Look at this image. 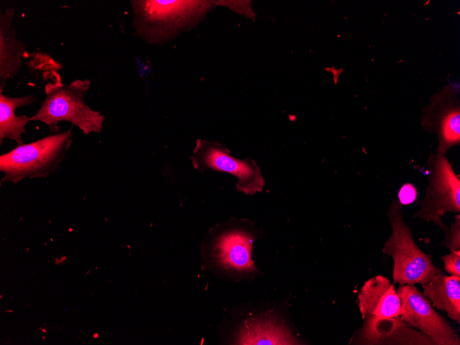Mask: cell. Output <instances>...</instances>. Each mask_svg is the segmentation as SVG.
<instances>
[{"mask_svg":"<svg viewBox=\"0 0 460 345\" xmlns=\"http://www.w3.org/2000/svg\"><path fill=\"white\" fill-rule=\"evenodd\" d=\"M133 25L146 42L165 43L196 24L211 8L207 1H131Z\"/></svg>","mask_w":460,"mask_h":345,"instance_id":"cell-1","label":"cell"},{"mask_svg":"<svg viewBox=\"0 0 460 345\" xmlns=\"http://www.w3.org/2000/svg\"><path fill=\"white\" fill-rule=\"evenodd\" d=\"M90 84L89 79H75L66 85L48 83L45 87L46 98L30 120L43 122L54 132L59 130V122L68 121L86 135L99 134L104 116L85 103Z\"/></svg>","mask_w":460,"mask_h":345,"instance_id":"cell-2","label":"cell"},{"mask_svg":"<svg viewBox=\"0 0 460 345\" xmlns=\"http://www.w3.org/2000/svg\"><path fill=\"white\" fill-rule=\"evenodd\" d=\"M392 233L385 242L382 252L393 260L394 283L404 284L428 283L442 273L415 243L409 227L403 218L402 205L393 200L387 210Z\"/></svg>","mask_w":460,"mask_h":345,"instance_id":"cell-3","label":"cell"},{"mask_svg":"<svg viewBox=\"0 0 460 345\" xmlns=\"http://www.w3.org/2000/svg\"><path fill=\"white\" fill-rule=\"evenodd\" d=\"M73 132L47 136L28 144L18 145L0 156L1 181L17 184L24 178H45L53 173L65 158L72 143Z\"/></svg>","mask_w":460,"mask_h":345,"instance_id":"cell-4","label":"cell"},{"mask_svg":"<svg viewBox=\"0 0 460 345\" xmlns=\"http://www.w3.org/2000/svg\"><path fill=\"white\" fill-rule=\"evenodd\" d=\"M425 196L417 204L421 207L414 218L432 222L445 231L448 227L441 217L447 212H460V178L445 154H431L427 161Z\"/></svg>","mask_w":460,"mask_h":345,"instance_id":"cell-5","label":"cell"},{"mask_svg":"<svg viewBox=\"0 0 460 345\" xmlns=\"http://www.w3.org/2000/svg\"><path fill=\"white\" fill-rule=\"evenodd\" d=\"M191 159L194 167L200 171L212 169L235 176L236 189L245 194L262 191L264 180L256 163L231 156L224 145L198 139Z\"/></svg>","mask_w":460,"mask_h":345,"instance_id":"cell-6","label":"cell"},{"mask_svg":"<svg viewBox=\"0 0 460 345\" xmlns=\"http://www.w3.org/2000/svg\"><path fill=\"white\" fill-rule=\"evenodd\" d=\"M396 291L401 302L399 316L404 322L427 335L435 345L460 344L457 332L415 284L400 285Z\"/></svg>","mask_w":460,"mask_h":345,"instance_id":"cell-7","label":"cell"},{"mask_svg":"<svg viewBox=\"0 0 460 345\" xmlns=\"http://www.w3.org/2000/svg\"><path fill=\"white\" fill-rule=\"evenodd\" d=\"M355 333L351 343L363 345H435L424 333L400 316L368 317Z\"/></svg>","mask_w":460,"mask_h":345,"instance_id":"cell-8","label":"cell"},{"mask_svg":"<svg viewBox=\"0 0 460 345\" xmlns=\"http://www.w3.org/2000/svg\"><path fill=\"white\" fill-rule=\"evenodd\" d=\"M362 318L391 317L400 315L399 296L390 280L377 275L368 279L357 295Z\"/></svg>","mask_w":460,"mask_h":345,"instance_id":"cell-9","label":"cell"},{"mask_svg":"<svg viewBox=\"0 0 460 345\" xmlns=\"http://www.w3.org/2000/svg\"><path fill=\"white\" fill-rule=\"evenodd\" d=\"M253 242V236L247 232L240 229L229 230L216 240L214 257L225 269L253 271L255 269L251 258Z\"/></svg>","mask_w":460,"mask_h":345,"instance_id":"cell-10","label":"cell"},{"mask_svg":"<svg viewBox=\"0 0 460 345\" xmlns=\"http://www.w3.org/2000/svg\"><path fill=\"white\" fill-rule=\"evenodd\" d=\"M13 8L0 13V87L13 79L20 71L27 50L23 42L17 38L12 27L14 17Z\"/></svg>","mask_w":460,"mask_h":345,"instance_id":"cell-11","label":"cell"},{"mask_svg":"<svg viewBox=\"0 0 460 345\" xmlns=\"http://www.w3.org/2000/svg\"><path fill=\"white\" fill-rule=\"evenodd\" d=\"M422 287L423 294L435 307L445 311L452 320L460 322V277L441 273Z\"/></svg>","mask_w":460,"mask_h":345,"instance_id":"cell-12","label":"cell"},{"mask_svg":"<svg viewBox=\"0 0 460 345\" xmlns=\"http://www.w3.org/2000/svg\"><path fill=\"white\" fill-rule=\"evenodd\" d=\"M240 344H301L290 331L276 320L261 319L246 324L240 331Z\"/></svg>","mask_w":460,"mask_h":345,"instance_id":"cell-13","label":"cell"},{"mask_svg":"<svg viewBox=\"0 0 460 345\" xmlns=\"http://www.w3.org/2000/svg\"><path fill=\"white\" fill-rule=\"evenodd\" d=\"M0 87V143L4 139L14 140L18 145L23 144L22 135L26 132L25 126L30 121L25 115L17 116L15 110L36 101L34 95L21 97H8L2 93Z\"/></svg>","mask_w":460,"mask_h":345,"instance_id":"cell-14","label":"cell"},{"mask_svg":"<svg viewBox=\"0 0 460 345\" xmlns=\"http://www.w3.org/2000/svg\"><path fill=\"white\" fill-rule=\"evenodd\" d=\"M435 125L439 140L437 152L445 154L448 149L460 142L459 106H449L439 111Z\"/></svg>","mask_w":460,"mask_h":345,"instance_id":"cell-15","label":"cell"},{"mask_svg":"<svg viewBox=\"0 0 460 345\" xmlns=\"http://www.w3.org/2000/svg\"><path fill=\"white\" fill-rule=\"evenodd\" d=\"M445 238L442 245L448 248L451 252L460 253V216H455L454 221L450 227L444 231Z\"/></svg>","mask_w":460,"mask_h":345,"instance_id":"cell-16","label":"cell"},{"mask_svg":"<svg viewBox=\"0 0 460 345\" xmlns=\"http://www.w3.org/2000/svg\"><path fill=\"white\" fill-rule=\"evenodd\" d=\"M441 260L443 262L444 269L452 275L460 277V253L451 252L443 255Z\"/></svg>","mask_w":460,"mask_h":345,"instance_id":"cell-17","label":"cell"},{"mask_svg":"<svg viewBox=\"0 0 460 345\" xmlns=\"http://www.w3.org/2000/svg\"><path fill=\"white\" fill-rule=\"evenodd\" d=\"M398 198L401 205L411 204L417 198V188L412 183H404L399 190Z\"/></svg>","mask_w":460,"mask_h":345,"instance_id":"cell-18","label":"cell"},{"mask_svg":"<svg viewBox=\"0 0 460 345\" xmlns=\"http://www.w3.org/2000/svg\"><path fill=\"white\" fill-rule=\"evenodd\" d=\"M54 260L55 264H56V265H60V264H62L60 259H59L57 257H54Z\"/></svg>","mask_w":460,"mask_h":345,"instance_id":"cell-19","label":"cell"},{"mask_svg":"<svg viewBox=\"0 0 460 345\" xmlns=\"http://www.w3.org/2000/svg\"><path fill=\"white\" fill-rule=\"evenodd\" d=\"M66 260H67V256H66V255H62V256L60 258V260H61V263H63V262H64L65 261H66Z\"/></svg>","mask_w":460,"mask_h":345,"instance_id":"cell-20","label":"cell"},{"mask_svg":"<svg viewBox=\"0 0 460 345\" xmlns=\"http://www.w3.org/2000/svg\"><path fill=\"white\" fill-rule=\"evenodd\" d=\"M92 336L94 339H97L99 337V335L97 332H96L92 335Z\"/></svg>","mask_w":460,"mask_h":345,"instance_id":"cell-21","label":"cell"},{"mask_svg":"<svg viewBox=\"0 0 460 345\" xmlns=\"http://www.w3.org/2000/svg\"><path fill=\"white\" fill-rule=\"evenodd\" d=\"M4 311H5L6 313H12L14 312V311L12 310V309H7V310H5Z\"/></svg>","mask_w":460,"mask_h":345,"instance_id":"cell-22","label":"cell"},{"mask_svg":"<svg viewBox=\"0 0 460 345\" xmlns=\"http://www.w3.org/2000/svg\"><path fill=\"white\" fill-rule=\"evenodd\" d=\"M41 331H42L43 333H48V330H47L45 327H43V328H42Z\"/></svg>","mask_w":460,"mask_h":345,"instance_id":"cell-23","label":"cell"},{"mask_svg":"<svg viewBox=\"0 0 460 345\" xmlns=\"http://www.w3.org/2000/svg\"><path fill=\"white\" fill-rule=\"evenodd\" d=\"M90 272V270H87V271L85 273V275H87Z\"/></svg>","mask_w":460,"mask_h":345,"instance_id":"cell-24","label":"cell"},{"mask_svg":"<svg viewBox=\"0 0 460 345\" xmlns=\"http://www.w3.org/2000/svg\"><path fill=\"white\" fill-rule=\"evenodd\" d=\"M45 335L43 336V337H42V341H43V340L45 339Z\"/></svg>","mask_w":460,"mask_h":345,"instance_id":"cell-25","label":"cell"},{"mask_svg":"<svg viewBox=\"0 0 460 345\" xmlns=\"http://www.w3.org/2000/svg\"><path fill=\"white\" fill-rule=\"evenodd\" d=\"M1 299H2V295L0 294V300H1Z\"/></svg>","mask_w":460,"mask_h":345,"instance_id":"cell-26","label":"cell"},{"mask_svg":"<svg viewBox=\"0 0 460 345\" xmlns=\"http://www.w3.org/2000/svg\"><path fill=\"white\" fill-rule=\"evenodd\" d=\"M95 269L97 270V269H98V266H96V267H95Z\"/></svg>","mask_w":460,"mask_h":345,"instance_id":"cell-27","label":"cell"}]
</instances>
